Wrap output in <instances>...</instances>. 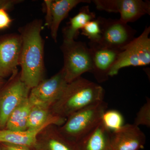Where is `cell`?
<instances>
[{"instance_id":"9","label":"cell","mask_w":150,"mask_h":150,"mask_svg":"<svg viewBox=\"0 0 150 150\" xmlns=\"http://www.w3.org/2000/svg\"><path fill=\"white\" fill-rule=\"evenodd\" d=\"M96 8L108 12L118 13L120 21L134 22L146 14H150L149 1L142 0H94Z\"/></svg>"},{"instance_id":"24","label":"cell","mask_w":150,"mask_h":150,"mask_svg":"<svg viewBox=\"0 0 150 150\" xmlns=\"http://www.w3.org/2000/svg\"><path fill=\"white\" fill-rule=\"evenodd\" d=\"M1 150H30L29 148L18 145L7 144H1Z\"/></svg>"},{"instance_id":"17","label":"cell","mask_w":150,"mask_h":150,"mask_svg":"<svg viewBox=\"0 0 150 150\" xmlns=\"http://www.w3.org/2000/svg\"><path fill=\"white\" fill-rule=\"evenodd\" d=\"M32 106L28 98L22 102L10 115L5 129L12 131L27 130L28 118Z\"/></svg>"},{"instance_id":"8","label":"cell","mask_w":150,"mask_h":150,"mask_svg":"<svg viewBox=\"0 0 150 150\" xmlns=\"http://www.w3.org/2000/svg\"><path fill=\"white\" fill-rule=\"evenodd\" d=\"M101 30V38L98 43L103 46L122 50L135 38L136 31L128 23L120 19L98 18Z\"/></svg>"},{"instance_id":"26","label":"cell","mask_w":150,"mask_h":150,"mask_svg":"<svg viewBox=\"0 0 150 150\" xmlns=\"http://www.w3.org/2000/svg\"><path fill=\"white\" fill-rule=\"evenodd\" d=\"M6 83V82L5 79L4 78L0 77V90L5 85Z\"/></svg>"},{"instance_id":"12","label":"cell","mask_w":150,"mask_h":150,"mask_svg":"<svg viewBox=\"0 0 150 150\" xmlns=\"http://www.w3.org/2000/svg\"><path fill=\"white\" fill-rule=\"evenodd\" d=\"M146 141L144 134L134 124L123 125L111 133L112 150H139L144 148Z\"/></svg>"},{"instance_id":"6","label":"cell","mask_w":150,"mask_h":150,"mask_svg":"<svg viewBox=\"0 0 150 150\" xmlns=\"http://www.w3.org/2000/svg\"><path fill=\"white\" fill-rule=\"evenodd\" d=\"M30 89L21 80L18 71L0 90V129L5 128L12 112L28 98Z\"/></svg>"},{"instance_id":"16","label":"cell","mask_w":150,"mask_h":150,"mask_svg":"<svg viewBox=\"0 0 150 150\" xmlns=\"http://www.w3.org/2000/svg\"><path fill=\"white\" fill-rule=\"evenodd\" d=\"M96 19V14L91 12L88 6L81 8L77 14L71 18L67 27L63 31L64 41L69 42L74 40L82 29L88 22Z\"/></svg>"},{"instance_id":"15","label":"cell","mask_w":150,"mask_h":150,"mask_svg":"<svg viewBox=\"0 0 150 150\" xmlns=\"http://www.w3.org/2000/svg\"><path fill=\"white\" fill-rule=\"evenodd\" d=\"M88 0H56L52 1L51 5V22L50 28L51 37L55 42L60 25L68 16L70 11L81 3H90Z\"/></svg>"},{"instance_id":"18","label":"cell","mask_w":150,"mask_h":150,"mask_svg":"<svg viewBox=\"0 0 150 150\" xmlns=\"http://www.w3.org/2000/svg\"><path fill=\"white\" fill-rule=\"evenodd\" d=\"M47 146L48 150H78L76 144L67 139L56 129L51 131Z\"/></svg>"},{"instance_id":"1","label":"cell","mask_w":150,"mask_h":150,"mask_svg":"<svg viewBox=\"0 0 150 150\" xmlns=\"http://www.w3.org/2000/svg\"><path fill=\"white\" fill-rule=\"evenodd\" d=\"M42 28V21L35 19L20 28L22 39L20 77L30 89L44 79V42L41 35Z\"/></svg>"},{"instance_id":"11","label":"cell","mask_w":150,"mask_h":150,"mask_svg":"<svg viewBox=\"0 0 150 150\" xmlns=\"http://www.w3.org/2000/svg\"><path fill=\"white\" fill-rule=\"evenodd\" d=\"M88 45L92 62L90 73L98 82H104L108 80L110 70L122 51L106 47L98 42L90 41Z\"/></svg>"},{"instance_id":"23","label":"cell","mask_w":150,"mask_h":150,"mask_svg":"<svg viewBox=\"0 0 150 150\" xmlns=\"http://www.w3.org/2000/svg\"><path fill=\"white\" fill-rule=\"evenodd\" d=\"M21 2V1L18 0H0V8H5L8 11Z\"/></svg>"},{"instance_id":"27","label":"cell","mask_w":150,"mask_h":150,"mask_svg":"<svg viewBox=\"0 0 150 150\" xmlns=\"http://www.w3.org/2000/svg\"><path fill=\"white\" fill-rule=\"evenodd\" d=\"M0 150H1V148H0Z\"/></svg>"},{"instance_id":"25","label":"cell","mask_w":150,"mask_h":150,"mask_svg":"<svg viewBox=\"0 0 150 150\" xmlns=\"http://www.w3.org/2000/svg\"><path fill=\"white\" fill-rule=\"evenodd\" d=\"M52 1H45L44 3L46 4V23L48 27H50L51 22V5Z\"/></svg>"},{"instance_id":"7","label":"cell","mask_w":150,"mask_h":150,"mask_svg":"<svg viewBox=\"0 0 150 150\" xmlns=\"http://www.w3.org/2000/svg\"><path fill=\"white\" fill-rule=\"evenodd\" d=\"M63 68L53 76L43 79L30 92L28 99L32 105L52 107L62 96L68 84Z\"/></svg>"},{"instance_id":"13","label":"cell","mask_w":150,"mask_h":150,"mask_svg":"<svg viewBox=\"0 0 150 150\" xmlns=\"http://www.w3.org/2000/svg\"><path fill=\"white\" fill-rule=\"evenodd\" d=\"M111 133L101 121L77 142L78 150H112Z\"/></svg>"},{"instance_id":"5","label":"cell","mask_w":150,"mask_h":150,"mask_svg":"<svg viewBox=\"0 0 150 150\" xmlns=\"http://www.w3.org/2000/svg\"><path fill=\"white\" fill-rule=\"evenodd\" d=\"M150 27L145 28L142 34L121 51L109 72V77L118 74L121 69L130 67H144L150 63Z\"/></svg>"},{"instance_id":"10","label":"cell","mask_w":150,"mask_h":150,"mask_svg":"<svg viewBox=\"0 0 150 150\" xmlns=\"http://www.w3.org/2000/svg\"><path fill=\"white\" fill-rule=\"evenodd\" d=\"M22 39L20 34L0 35V77L5 79L17 71Z\"/></svg>"},{"instance_id":"21","label":"cell","mask_w":150,"mask_h":150,"mask_svg":"<svg viewBox=\"0 0 150 150\" xmlns=\"http://www.w3.org/2000/svg\"><path fill=\"white\" fill-rule=\"evenodd\" d=\"M134 125L139 126L143 125L150 127V100L147 98L146 102L140 108L135 118Z\"/></svg>"},{"instance_id":"2","label":"cell","mask_w":150,"mask_h":150,"mask_svg":"<svg viewBox=\"0 0 150 150\" xmlns=\"http://www.w3.org/2000/svg\"><path fill=\"white\" fill-rule=\"evenodd\" d=\"M104 89L79 77L68 83L60 99L52 106L53 115L66 119L78 110L103 100Z\"/></svg>"},{"instance_id":"14","label":"cell","mask_w":150,"mask_h":150,"mask_svg":"<svg viewBox=\"0 0 150 150\" xmlns=\"http://www.w3.org/2000/svg\"><path fill=\"white\" fill-rule=\"evenodd\" d=\"M53 125L48 123L35 129L24 131H12L6 129H0V143L18 145L29 148L34 146L37 143L38 134L46 127Z\"/></svg>"},{"instance_id":"3","label":"cell","mask_w":150,"mask_h":150,"mask_svg":"<svg viewBox=\"0 0 150 150\" xmlns=\"http://www.w3.org/2000/svg\"><path fill=\"white\" fill-rule=\"evenodd\" d=\"M107 108V103L103 100L78 110L68 117L59 131L76 144L101 121Z\"/></svg>"},{"instance_id":"4","label":"cell","mask_w":150,"mask_h":150,"mask_svg":"<svg viewBox=\"0 0 150 150\" xmlns=\"http://www.w3.org/2000/svg\"><path fill=\"white\" fill-rule=\"evenodd\" d=\"M61 49L64 56L63 69L68 83L81 76L84 73L91 72V51L85 43L75 40L64 41Z\"/></svg>"},{"instance_id":"19","label":"cell","mask_w":150,"mask_h":150,"mask_svg":"<svg viewBox=\"0 0 150 150\" xmlns=\"http://www.w3.org/2000/svg\"><path fill=\"white\" fill-rule=\"evenodd\" d=\"M101 121L111 132L117 131L124 125L123 116L116 110H106L102 115Z\"/></svg>"},{"instance_id":"22","label":"cell","mask_w":150,"mask_h":150,"mask_svg":"<svg viewBox=\"0 0 150 150\" xmlns=\"http://www.w3.org/2000/svg\"><path fill=\"white\" fill-rule=\"evenodd\" d=\"M12 22L7 12V10L4 8H0V30L8 28Z\"/></svg>"},{"instance_id":"20","label":"cell","mask_w":150,"mask_h":150,"mask_svg":"<svg viewBox=\"0 0 150 150\" xmlns=\"http://www.w3.org/2000/svg\"><path fill=\"white\" fill-rule=\"evenodd\" d=\"M81 30V34L87 37L90 42H98L100 40L101 30L98 18L88 22Z\"/></svg>"}]
</instances>
